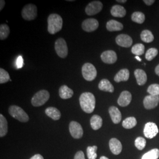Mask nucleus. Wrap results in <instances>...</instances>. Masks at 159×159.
I'll use <instances>...</instances> for the list:
<instances>
[{
  "instance_id": "nucleus-34",
  "label": "nucleus",
  "mask_w": 159,
  "mask_h": 159,
  "mask_svg": "<svg viewBox=\"0 0 159 159\" xmlns=\"http://www.w3.org/2000/svg\"><path fill=\"white\" fill-rule=\"evenodd\" d=\"M8 81H11L8 73L4 69L0 68V83L4 84Z\"/></svg>"
},
{
  "instance_id": "nucleus-37",
  "label": "nucleus",
  "mask_w": 159,
  "mask_h": 159,
  "mask_svg": "<svg viewBox=\"0 0 159 159\" xmlns=\"http://www.w3.org/2000/svg\"><path fill=\"white\" fill-rule=\"evenodd\" d=\"M134 143H135V146L137 148L140 150H142L146 147V141L143 137H139L136 139Z\"/></svg>"
},
{
  "instance_id": "nucleus-14",
  "label": "nucleus",
  "mask_w": 159,
  "mask_h": 159,
  "mask_svg": "<svg viewBox=\"0 0 159 159\" xmlns=\"http://www.w3.org/2000/svg\"><path fill=\"white\" fill-rule=\"evenodd\" d=\"M116 42L119 46L128 48L132 45L133 40L129 35L127 34H120L116 37Z\"/></svg>"
},
{
  "instance_id": "nucleus-42",
  "label": "nucleus",
  "mask_w": 159,
  "mask_h": 159,
  "mask_svg": "<svg viewBox=\"0 0 159 159\" xmlns=\"http://www.w3.org/2000/svg\"><path fill=\"white\" fill-rule=\"evenodd\" d=\"M6 4V1L4 0H1L0 1V10L2 11V9L4 8V6Z\"/></svg>"
},
{
  "instance_id": "nucleus-32",
  "label": "nucleus",
  "mask_w": 159,
  "mask_h": 159,
  "mask_svg": "<svg viewBox=\"0 0 159 159\" xmlns=\"http://www.w3.org/2000/svg\"><path fill=\"white\" fill-rule=\"evenodd\" d=\"M10 33L9 27L7 24H1L0 26V39L4 40L6 39Z\"/></svg>"
},
{
  "instance_id": "nucleus-35",
  "label": "nucleus",
  "mask_w": 159,
  "mask_h": 159,
  "mask_svg": "<svg viewBox=\"0 0 159 159\" xmlns=\"http://www.w3.org/2000/svg\"><path fill=\"white\" fill-rule=\"evenodd\" d=\"M158 54V50L155 48H151L146 53V59L148 61H152Z\"/></svg>"
},
{
  "instance_id": "nucleus-31",
  "label": "nucleus",
  "mask_w": 159,
  "mask_h": 159,
  "mask_svg": "<svg viewBox=\"0 0 159 159\" xmlns=\"http://www.w3.org/2000/svg\"><path fill=\"white\" fill-rule=\"evenodd\" d=\"M145 50V47L142 44H136L134 46H133L131 48V52L133 54L136 55V56H142Z\"/></svg>"
},
{
  "instance_id": "nucleus-12",
  "label": "nucleus",
  "mask_w": 159,
  "mask_h": 159,
  "mask_svg": "<svg viewBox=\"0 0 159 159\" xmlns=\"http://www.w3.org/2000/svg\"><path fill=\"white\" fill-rule=\"evenodd\" d=\"M159 103V96L149 95L145 97L143 100L144 107L148 109H153L157 106Z\"/></svg>"
},
{
  "instance_id": "nucleus-25",
  "label": "nucleus",
  "mask_w": 159,
  "mask_h": 159,
  "mask_svg": "<svg viewBox=\"0 0 159 159\" xmlns=\"http://www.w3.org/2000/svg\"><path fill=\"white\" fill-rule=\"evenodd\" d=\"M90 125L91 128L94 130H97L100 129L102 125V117L98 115H94L91 117L90 119Z\"/></svg>"
},
{
  "instance_id": "nucleus-1",
  "label": "nucleus",
  "mask_w": 159,
  "mask_h": 159,
  "mask_svg": "<svg viewBox=\"0 0 159 159\" xmlns=\"http://www.w3.org/2000/svg\"><path fill=\"white\" fill-rule=\"evenodd\" d=\"M80 104L81 109L87 113H91L96 106V98L93 94L85 92L81 94L79 98Z\"/></svg>"
},
{
  "instance_id": "nucleus-44",
  "label": "nucleus",
  "mask_w": 159,
  "mask_h": 159,
  "mask_svg": "<svg viewBox=\"0 0 159 159\" xmlns=\"http://www.w3.org/2000/svg\"><path fill=\"white\" fill-rule=\"evenodd\" d=\"M117 2H120V3H125V2H127V1L126 0H117L116 1Z\"/></svg>"
},
{
  "instance_id": "nucleus-13",
  "label": "nucleus",
  "mask_w": 159,
  "mask_h": 159,
  "mask_svg": "<svg viewBox=\"0 0 159 159\" xmlns=\"http://www.w3.org/2000/svg\"><path fill=\"white\" fill-rule=\"evenodd\" d=\"M101 58L104 63L111 64L116 62L117 56L115 51L107 50L104 51L101 54Z\"/></svg>"
},
{
  "instance_id": "nucleus-24",
  "label": "nucleus",
  "mask_w": 159,
  "mask_h": 159,
  "mask_svg": "<svg viewBox=\"0 0 159 159\" xmlns=\"http://www.w3.org/2000/svg\"><path fill=\"white\" fill-rule=\"evenodd\" d=\"M45 113L47 116L54 120H58L61 117V113L57 108L50 107L46 109Z\"/></svg>"
},
{
  "instance_id": "nucleus-15",
  "label": "nucleus",
  "mask_w": 159,
  "mask_h": 159,
  "mask_svg": "<svg viewBox=\"0 0 159 159\" xmlns=\"http://www.w3.org/2000/svg\"><path fill=\"white\" fill-rule=\"evenodd\" d=\"M131 98V94L129 91H123L120 95L117 100V103L120 106L126 107L130 104Z\"/></svg>"
},
{
  "instance_id": "nucleus-46",
  "label": "nucleus",
  "mask_w": 159,
  "mask_h": 159,
  "mask_svg": "<svg viewBox=\"0 0 159 159\" xmlns=\"http://www.w3.org/2000/svg\"><path fill=\"white\" fill-rule=\"evenodd\" d=\"M100 159H109L108 158H107V157H106V156H102L101 157H100Z\"/></svg>"
},
{
  "instance_id": "nucleus-30",
  "label": "nucleus",
  "mask_w": 159,
  "mask_h": 159,
  "mask_svg": "<svg viewBox=\"0 0 159 159\" xmlns=\"http://www.w3.org/2000/svg\"><path fill=\"white\" fill-rule=\"evenodd\" d=\"M159 157V150L154 148L148 152L143 156L142 159H158Z\"/></svg>"
},
{
  "instance_id": "nucleus-19",
  "label": "nucleus",
  "mask_w": 159,
  "mask_h": 159,
  "mask_svg": "<svg viewBox=\"0 0 159 159\" xmlns=\"http://www.w3.org/2000/svg\"><path fill=\"white\" fill-rule=\"evenodd\" d=\"M130 72L127 68L120 70L116 74L114 80L116 83H120L121 81H126L129 79Z\"/></svg>"
},
{
  "instance_id": "nucleus-40",
  "label": "nucleus",
  "mask_w": 159,
  "mask_h": 159,
  "mask_svg": "<svg viewBox=\"0 0 159 159\" xmlns=\"http://www.w3.org/2000/svg\"><path fill=\"white\" fill-rule=\"evenodd\" d=\"M143 2L148 6H151L155 2L154 0H144Z\"/></svg>"
},
{
  "instance_id": "nucleus-45",
  "label": "nucleus",
  "mask_w": 159,
  "mask_h": 159,
  "mask_svg": "<svg viewBox=\"0 0 159 159\" xmlns=\"http://www.w3.org/2000/svg\"><path fill=\"white\" fill-rule=\"evenodd\" d=\"M135 58H136L138 61H142V59H141L140 57H139V56H136Z\"/></svg>"
},
{
  "instance_id": "nucleus-2",
  "label": "nucleus",
  "mask_w": 159,
  "mask_h": 159,
  "mask_svg": "<svg viewBox=\"0 0 159 159\" xmlns=\"http://www.w3.org/2000/svg\"><path fill=\"white\" fill-rule=\"evenodd\" d=\"M48 31L50 34H55L63 27V18L57 14H51L48 17Z\"/></svg>"
},
{
  "instance_id": "nucleus-27",
  "label": "nucleus",
  "mask_w": 159,
  "mask_h": 159,
  "mask_svg": "<svg viewBox=\"0 0 159 159\" xmlns=\"http://www.w3.org/2000/svg\"><path fill=\"white\" fill-rule=\"evenodd\" d=\"M137 125L136 119L134 117L126 118L122 123V125L126 129H130L134 127Z\"/></svg>"
},
{
  "instance_id": "nucleus-20",
  "label": "nucleus",
  "mask_w": 159,
  "mask_h": 159,
  "mask_svg": "<svg viewBox=\"0 0 159 159\" xmlns=\"http://www.w3.org/2000/svg\"><path fill=\"white\" fill-rule=\"evenodd\" d=\"M73 90L69 88L67 85H62L60 87L59 89V96L63 99L70 98L73 97Z\"/></svg>"
},
{
  "instance_id": "nucleus-9",
  "label": "nucleus",
  "mask_w": 159,
  "mask_h": 159,
  "mask_svg": "<svg viewBox=\"0 0 159 159\" xmlns=\"http://www.w3.org/2000/svg\"><path fill=\"white\" fill-rule=\"evenodd\" d=\"M70 133L74 139H79L83 135V130L81 125L77 121H72L69 125Z\"/></svg>"
},
{
  "instance_id": "nucleus-11",
  "label": "nucleus",
  "mask_w": 159,
  "mask_h": 159,
  "mask_svg": "<svg viewBox=\"0 0 159 159\" xmlns=\"http://www.w3.org/2000/svg\"><path fill=\"white\" fill-rule=\"evenodd\" d=\"M99 26L98 21L94 18H87L82 23V29L88 33L94 31Z\"/></svg>"
},
{
  "instance_id": "nucleus-6",
  "label": "nucleus",
  "mask_w": 159,
  "mask_h": 159,
  "mask_svg": "<svg viewBox=\"0 0 159 159\" xmlns=\"http://www.w3.org/2000/svg\"><path fill=\"white\" fill-rule=\"evenodd\" d=\"M21 16L26 21L34 20L37 16V7L33 4H29L23 8Z\"/></svg>"
},
{
  "instance_id": "nucleus-7",
  "label": "nucleus",
  "mask_w": 159,
  "mask_h": 159,
  "mask_svg": "<svg viewBox=\"0 0 159 159\" xmlns=\"http://www.w3.org/2000/svg\"><path fill=\"white\" fill-rule=\"evenodd\" d=\"M55 50L57 55L64 58L68 55V47L66 41L62 38L57 39L55 43Z\"/></svg>"
},
{
  "instance_id": "nucleus-22",
  "label": "nucleus",
  "mask_w": 159,
  "mask_h": 159,
  "mask_svg": "<svg viewBox=\"0 0 159 159\" xmlns=\"http://www.w3.org/2000/svg\"><path fill=\"white\" fill-rule=\"evenodd\" d=\"M98 89L102 91L113 93L114 88L113 84L107 79H102L98 84Z\"/></svg>"
},
{
  "instance_id": "nucleus-16",
  "label": "nucleus",
  "mask_w": 159,
  "mask_h": 159,
  "mask_svg": "<svg viewBox=\"0 0 159 159\" xmlns=\"http://www.w3.org/2000/svg\"><path fill=\"white\" fill-rule=\"evenodd\" d=\"M109 147L111 152L115 155L119 154L122 151V144L119 140L116 138L110 139Z\"/></svg>"
},
{
  "instance_id": "nucleus-5",
  "label": "nucleus",
  "mask_w": 159,
  "mask_h": 159,
  "mask_svg": "<svg viewBox=\"0 0 159 159\" xmlns=\"http://www.w3.org/2000/svg\"><path fill=\"white\" fill-rule=\"evenodd\" d=\"M81 71L84 79L87 81H91L96 78V68L91 63H85L82 67Z\"/></svg>"
},
{
  "instance_id": "nucleus-21",
  "label": "nucleus",
  "mask_w": 159,
  "mask_h": 159,
  "mask_svg": "<svg viewBox=\"0 0 159 159\" xmlns=\"http://www.w3.org/2000/svg\"><path fill=\"white\" fill-rule=\"evenodd\" d=\"M110 12L113 17L119 18H123L125 17L126 14L125 8L123 6L119 5L113 6L111 9Z\"/></svg>"
},
{
  "instance_id": "nucleus-28",
  "label": "nucleus",
  "mask_w": 159,
  "mask_h": 159,
  "mask_svg": "<svg viewBox=\"0 0 159 159\" xmlns=\"http://www.w3.org/2000/svg\"><path fill=\"white\" fill-rule=\"evenodd\" d=\"M140 37H141V39L143 41L147 43L152 42L154 39L153 33L150 31L148 30L143 31L142 33L140 34Z\"/></svg>"
},
{
  "instance_id": "nucleus-3",
  "label": "nucleus",
  "mask_w": 159,
  "mask_h": 159,
  "mask_svg": "<svg viewBox=\"0 0 159 159\" xmlns=\"http://www.w3.org/2000/svg\"><path fill=\"white\" fill-rule=\"evenodd\" d=\"M9 114L12 117L20 122L25 123L29 120L28 114L25 112L23 108L17 106H11L8 108Z\"/></svg>"
},
{
  "instance_id": "nucleus-36",
  "label": "nucleus",
  "mask_w": 159,
  "mask_h": 159,
  "mask_svg": "<svg viewBox=\"0 0 159 159\" xmlns=\"http://www.w3.org/2000/svg\"><path fill=\"white\" fill-rule=\"evenodd\" d=\"M148 93L150 95L153 96H159V84H153L148 87Z\"/></svg>"
},
{
  "instance_id": "nucleus-8",
  "label": "nucleus",
  "mask_w": 159,
  "mask_h": 159,
  "mask_svg": "<svg viewBox=\"0 0 159 159\" xmlns=\"http://www.w3.org/2000/svg\"><path fill=\"white\" fill-rule=\"evenodd\" d=\"M102 2L100 1H93L85 7V13L88 16H94L102 10Z\"/></svg>"
},
{
  "instance_id": "nucleus-29",
  "label": "nucleus",
  "mask_w": 159,
  "mask_h": 159,
  "mask_svg": "<svg viewBox=\"0 0 159 159\" xmlns=\"http://www.w3.org/2000/svg\"><path fill=\"white\" fill-rule=\"evenodd\" d=\"M133 21L138 24H143L145 21V16L142 12H134L131 15Z\"/></svg>"
},
{
  "instance_id": "nucleus-38",
  "label": "nucleus",
  "mask_w": 159,
  "mask_h": 159,
  "mask_svg": "<svg viewBox=\"0 0 159 159\" xmlns=\"http://www.w3.org/2000/svg\"><path fill=\"white\" fill-rule=\"evenodd\" d=\"M23 64H24V61H23V57L21 56H18L17 58V61H16V65H17V68H22L23 66Z\"/></svg>"
},
{
  "instance_id": "nucleus-23",
  "label": "nucleus",
  "mask_w": 159,
  "mask_h": 159,
  "mask_svg": "<svg viewBox=\"0 0 159 159\" xmlns=\"http://www.w3.org/2000/svg\"><path fill=\"white\" fill-rule=\"evenodd\" d=\"M106 28L109 31H118L123 29V25L116 20H111L106 24Z\"/></svg>"
},
{
  "instance_id": "nucleus-39",
  "label": "nucleus",
  "mask_w": 159,
  "mask_h": 159,
  "mask_svg": "<svg viewBox=\"0 0 159 159\" xmlns=\"http://www.w3.org/2000/svg\"><path fill=\"white\" fill-rule=\"evenodd\" d=\"M74 159H85L84 154L82 151H79L75 154Z\"/></svg>"
},
{
  "instance_id": "nucleus-33",
  "label": "nucleus",
  "mask_w": 159,
  "mask_h": 159,
  "mask_svg": "<svg viewBox=\"0 0 159 159\" xmlns=\"http://www.w3.org/2000/svg\"><path fill=\"white\" fill-rule=\"evenodd\" d=\"M97 146H89L87 148V154L89 159H96L97 157Z\"/></svg>"
},
{
  "instance_id": "nucleus-10",
  "label": "nucleus",
  "mask_w": 159,
  "mask_h": 159,
  "mask_svg": "<svg viewBox=\"0 0 159 159\" xmlns=\"http://www.w3.org/2000/svg\"><path fill=\"white\" fill-rule=\"evenodd\" d=\"M143 133L146 137L148 139H153L158 134L159 129L154 123L148 122L144 126Z\"/></svg>"
},
{
  "instance_id": "nucleus-17",
  "label": "nucleus",
  "mask_w": 159,
  "mask_h": 159,
  "mask_svg": "<svg viewBox=\"0 0 159 159\" xmlns=\"http://www.w3.org/2000/svg\"><path fill=\"white\" fill-rule=\"evenodd\" d=\"M108 112L114 123H119L121 120V114L119 108L115 106H111L108 109Z\"/></svg>"
},
{
  "instance_id": "nucleus-26",
  "label": "nucleus",
  "mask_w": 159,
  "mask_h": 159,
  "mask_svg": "<svg viewBox=\"0 0 159 159\" xmlns=\"http://www.w3.org/2000/svg\"><path fill=\"white\" fill-rule=\"evenodd\" d=\"M8 132V123L6 117L0 114V137L5 136Z\"/></svg>"
},
{
  "instance_id": "nucleus-4",
  "label": "nucleus",
  "mask_w": 159,
  "mask_h": 159,
  "mask_svg": "<svg viewBox=\"0 0 159 159\" xmlns=\"http://www.w3.org/2000/svg\"><path fill=\"white\" fill-rule=\"evenodd\" d=\"M49 98V92L45 90H42L34 94L31 99V104L34 107H40L44 105Z\"/></svg>"
},
{
  "instance_id": "nucleus-43",
  "label": "nucleus",
  "mask_w": 159,
  "mask_h": 159,
  "mask_svg": "<svg viewBox=\"0 0 159 159\" xmlns=\"http://www.w3.org/2000/svg\"><path fill=\"white\" fill-rule=\"evenodd\" d=\"M155 73L159 76V64L158 66H157V67L155 68Z\"/></svg>"
},
{
  "instance_id": "nucleus-41",
  "label": "nucleus",
  "mask_w": 159,
  "mask_h": 159,
  "mask_svg": "<svg viewBox=\"0 0 159 159\" xmlns=\"http://www.w3.org/2000/svg\"><path fill=\"white\" fill-rule=\"evenodd\" d=\"M30 159H44V158L41 154H35Z\"/></svg>"
},
{
  "instance_id": "nucleus-18",
  "label": "nucleus",
  "mask_w": 159,
  "mask_h": 159,
  "mask_svg": "<svg viewBox=\"0 0 159 159\" xmlns=\"http://www.w3.org/2000/svg\"><path fill=\"white\" fill-rule=\"evenodd\" d=\"M134 75L136 79L138 85H143L146 84L148 77L146 72L142 69H137L134 71Z\"/></svg>"
}]
</instances>
